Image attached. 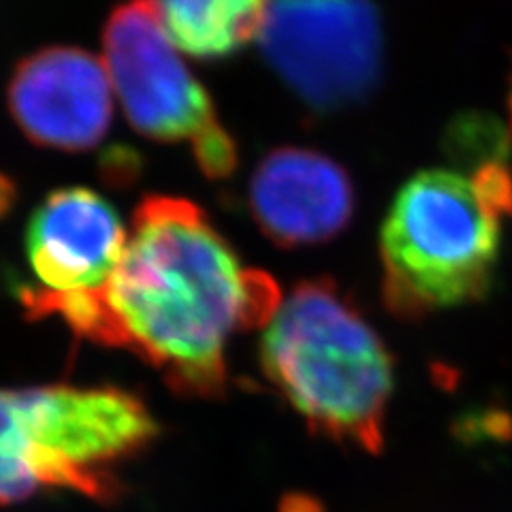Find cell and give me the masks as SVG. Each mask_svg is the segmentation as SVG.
Here are the masks:
<instances>
[{
	"mask_svg": "<svg viewBox=\"0 0 512 512\" xmlns=\"http://www.w3.org/2000/svg\"><path fill=\"white\" fill-rule=\"evenodd\" d=\"M30 318L58 316L88 342L150 363L175 393L218 397L237 331L267 325L280 308L276 282L246 269L199 205L146 197L126 250L99 291L50 293L24 286Z\"/></svg>",
	"mask_w": 512,
	"mask_h": 512,
	"instance_id": "obj_1",
	"label": "cell"
},
{
	"mask_svg": "<svg viewBox=\"0 0 512 512\" xmlns=\"http://www.w3.org/2000/svg\"><path fill=\"white\" fill-rule=\"evenodd\" d=\"M508 156L425 169L397 190L380 229L382 299L391 314L423 320L489 295L502 220L512 216Z\"/></svg>",
	"mask_w": 512,
	"mask_h": 512,
	"instance_id": "obj_2",
	"label": "cell"
},
{
	"mask_svg": "<svg viewBox=\"0 0 512 512\" xmlns=\"http://www.w3.org/2000/svg\"><path fill=\"white\" fill-rule=\"evenodd\" d=\"M265 378L310 431L378 455L395 361L370 320L331 278L299 282L265 325Z\"/></svg>",
	"mask_w": 512,
	"mask_h": 512,
	"instance_id": "obj_3",
	"label": "cell"
},
{
	"mask_svg": "<svg viewBox=\"0 0 512 512\" xmlns=\"http://www.w3.org/2000/svg\"><path fill=\"white\" fill-rule=\"evenodd\" d=\"M103 45L111 84L135 131L154 141L186 143L205 178H231L235 141L178 45L169 41L152 3L131 0L111 11Z\"/></svg>",
	"mask_w": 512,
	"mask_h": 512,
	"instance_id": "obj_4",
	"label": "cell"
},
{
	"mask_svg": "<svg viewBox=\"0 0 512 512\" xmlns=\"http://www.w3.org/2000/svg\"><path fill=\"white\" fill-rule=\"evenodd\" d=\"M263 58L312 114L370 99L382 75V22L372 0H271Z\"/></svg>",
	"mask_w": 512,
	"mask_h": 512,
	"instance_id": "obj_5",
	"label": "cell"
},
{
	"mask_svg": "<svg viewBox=\"0 0 512 512\" xmlns=\"http://www.w3.org/2000/svg\"><path fill=\"white\" fill-rule=\"evenodd\" d=\"M20 408L45 487L73 489L101 502L120 491L111 463L137 455L158 434L148 406L118 387L22 389Z\"/></svg>",
	"mask_w": 512,
	"mask_h": 512,
	"instance_id": "obj_6",
	"label": "cell"
},
{
	"mask_svg": "<svg viewBox=\"0 0 512 512\" xmlns=\"http://www.w3.org/2000/svg\"><path fill=\"white\" fill-rule=\"evenodd\" d=\"M20 131L41 148L86 152L114 118V84L105 64L69 45L45 47L15 67L7 88Z\"/></svg>",
	"mask_w": 512,
	"mask_h": 512,
	"instance_id": "obj_7",
	"label": "cell"
},
{
	"mask_svg": "<svg viewBox=\"0 0 512 512\" xmlns=\"http://www.w3.org/2000/svg\"><path fill=\"white\" fill-rule=\"evenodd\" d=\"M355 203L348 171L312 148L271 150L248 184L256 227L280 248H306L338 237L350 224Z\"/></svg>",
	"mask_w": 512,
	"mask_h": 512,
	"instance_id": "obj_8",
	"label": "cell"
},
{
	"mask_svg": "<svg viewBox=\"0 0 512 512\" xmlns=\"http://www.w3.org/2000/svg\"><path fill=\"white\" fill-rule=\"evenodd\" d=\"M126 242L116 207L82 186L50 192L24 235L32 274L50 293L99 291L120 265Z\"/></svg>",
	"mask_w": 512,
	"mask_h": 512,
	"instance_id": "obj_9",
	"label": "cell"
},
{
	"mask_svg": "<svg viewBox=\"0 0 512 512\" xmlns=\"http://www.w3.org/2000/svg\"><path fill=\"white\" fill-rule=\"evenodd\" d=\"M167 35L201 60L233 56L259 37L271 0H150Z\"/></svg>",
	"mask_w": 512,
	"mask_h": 512,
	"instance_id": "obj_10",
	"label": "cell"
},
{
	"mask_svg": "<svg viewBox=\"0 0 512 512\" xmlns=\"http://www.w3.org/2000/svg\"><path fill=\"white\" fill-rule=\"evenodd\" d=\"M45 487L20 408V391H0V504L28 500Z\"/></svg>",
	"mask_w": 512,
	"mask_h": 512,
	"instance_id": "obj_11",
	"label": "cell"
},
{
	"mask_svg": "<svg viewBox=\"0 0 512 512\" xmlns=\"http://www.w3.org/2000/svg\"><path fill=\"white\" fill-rule=\"evenodd\" d=\"M459 438L476 440L478 436H489L493 440H510L512 438V416L504 410H485L472 414L457 423Z\"/></svg>",
	"mask_w": 512,
	"mask_h": 512,
	"instance_id": "obj_12",
	"label": "cell"
},
{
	"mask_svg": "<svg viewBox=\"0 0 512 512\" xmlns=\"http://www.w3.org/2000/svg\"><path fill=\"white\" fill-rule=\"evenodd\" d=\"M15 201H18V188L5 173H0V218H5L13 210Z\"/></svg>",
	"mask_w": 512,
	"mask_h": 512,
	"instance_id": "obj_13",
	"label": "cell"
},
{
	"mask_svg": "<svg viewBox=\"0 0 512 512\" xmlns=\"http://www.w3.org/2000/svg\"><path fill=\"white\" fill-rule=\"evenodd\" d=\"M510 124H512V94H510Z\"/></svg>",
	"mask_w": 512,
	"mask_h": 512,
	"instance_id": "obj_14",
	"label": "cell"
}]
</instances>
